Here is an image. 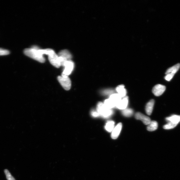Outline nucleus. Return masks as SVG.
<instances>
[{
    "mask_svg": "<svg viewBox=\"0 0 180 180\" xmlns=\"http://www.w3.org/2000/svg\"><path fill=\"white\" fill-rule=\"evenodd\" d=\"M40 49L37 46H34L31 48L25 49V54L31 58L36 60L41 63H44L45 59L44 55L40 52Z\"/></svg>",
    "mask_w": 180,
    "mask_h": 180,
    "instance_id": "1",
    "label": "nucleus"
},
{
    "mask_svg": "<svg viewBox=\"0 0 180 180\" xmlns=\"http://www.w3.org/2000/svg\"><path fill=\"white\" fill-rule=\"evenodd\" d=\"M44 55H48L49 61L51 65L57 68H59L61 66L59 57L54 50L51 49H44Z\"/></svg>",
    "mask_w": 180,
    "mask_h": 180,
    "instance_id": "2",
    "label": "nucleus"
},
{
    "mask_svg": "<svg viewBox=\"0 0 180 180\" xmlns=\"http://www.w3.org/2000/svg\"><path fill=\"white\" fill-rule=\"evenodd\" d=\"M168 123L164 126V129L168 130L172 129L176 126L180 122V115H173L166 119Z\"/></svg>",
    "mask_w": 180,
    "mask_h": 180,
    "instance_id": "3",
    "label": "nucleus"
},
{
    "mask_svg": "<svg viewBox=\"0 0 180 180\" xmlns=\"http://www.w3.org/2000/svg\"><path fill=\"white\" fill-rule=\"evenodd\" d=\"M97 111L100 115L104 118H108L112 115L113 111L107 108L104 104L101 102L98 103L97 106Z\"/></svg>",
    "mask_w": 180,
    "mask_h": 180,
    "instance_id": "4",
    "label": "nucleus"
},
{
    "mask_svg": "<svg viewBox=\"0 0 180 180\" xmlns=\"http://www.w3.org/2000/svg\"><path fill=\"white\" fill-rule=\"evenodd\" d=\"M58 80L64 89L66 91L69 90L71 87V81L68 76L61 75L58 77Z\"/></svg>",
    "mask_w": 180,
    "mask_h": 180,
    "instance_id": "5",
    "label": "nucleus"
},
{
    "mask_svg": "<svg viewBox=\"0 0 180 180\" xmlns=\"http://www.w3.org/2000/svg\"><path fill=\"white\" fill-rule=\"evenodd\" d=\"M180 68V63H178L172 66L167 70L166 74V76L165 77V79L166 80L170 81L174 76L175 74L176 73Z\"/></svg>",
    "mask_w": 180,
    "mask_h": 180,
    "instance_id": "6",
    "label": "nucleus"
},
{
    "mask_svg": "<svg viewBox=\"0 0 180 180\" xmlns=\"http://www.w3.org/2000/svg\"><path fill=\"white\" fill-rule=\"evenodd\" d=\"M63 66L65 67L62 75L68 76L72 73L74 68V65L71 60L65 62Z\"/></svg>",
    "mask_w": 180,
    "mask_h": 180,
    "instance_id": "7",
    "label": "nucleus"
},
{
    "mask_svg": "<svg viewBox=\"0 0 180 180\" xmlns=\"http://www.w3.org/2000/svg\"><path fill=\"white\" fill-rule=\"evenodd\" d=\"M166 89L165 86L161 85H156L153 87V93L156 96H160L164 93Z\"/></svg>",
    "mask_w": 180,
    "mask_h": 180,
    "instance_id": "8",
    "label": "nucleus"
},
{
    "mask_svg": "<svg viewBox=\"0 0 180 180\" xmlns=\"http://www.w3.org/2000/svg\"><path fill=\"white\" fill-rule=\"evenodd\" d=\"M135 117L137 119L141 120L145 125H148L151 121L149 117L140 112L136 113L135 115Z\"/></svg>",
    "mask_w": 180,
    "mask_h": 180,
    "instance_id": "9",
    "label": "nucleus"
},
{
    "mask_svg": "<svg viewBox=\"0 0 180 180\" xmlns=\"http://www.w3.org/2000/svg\"><path fill=\"white\" fill-rule=\"evenodd\" d=\"M122 127V123H119L114 127L111 134V137L112 139H116L118 138L121 132Z\"/></svg>",
    "mask_w": 180,
    "mask_h": 180,
    "instance_id": "10",
    "label": "nucleus"
},
{
    "mask_svg": "<svg viewBox=\"0 0 180 180\" xmlns=\"http://www.w3.org/2000/svg\"><path fill=\"white\" fill-rule=\"evenodd\" d=\"M58 56L61 57L65 61L71 60L72 55L67 50H63L60 51L59 53Z\"/></svg>",
    "mask_w": 180,
    "mask_h": 180,
    "instance_id": "11",
    "label": "nucleus"
},
{
    "mask_svg": "<svg viewBox=\"0 0 180 180\" xmlns=\"http://www.w3.org/2000/svg\"><path fill=\"white\" fill-rule=\"evenodd\" d=\"M128 99L127 96H125L117 105V108L119 110H124L126 109L127 106Z\"/></svg>",
    "mask_w": 180,
    "mask_h": 180,
    "instance_id": "12",
    "label": "nucleus"
},
{
    "mask_svg": "<svg viewBox=\"0 0 180 180\" xmlns=\"http://www.w3.org/2000/svg\"><path fill=\"white\" fill-rule=\"evenodd\" d=\"M155 104V100H151L147 103L145 107L146 112L147 115H151L153 110V107Z\"/></svg>",
    "mask_w": 180,
    "mask_h": 180,
    "instance_id": "13",
    "label": "nucleus"
},
{
    "mask_svg": "<svg viewBox=\"0 0 180 180\" xmlns=\"http://www.w3.org/2000/svg\"><path fill=\"white\" fill-rule=\"evenodd\" d=\"M118 94L121 96V97H125L127 93L126 89L125 88V86L123 85H119L116 89Z\"/></svg>",
    "mask_w": 180,
    "mask_h": 180,
    "instance_id": "14",
    "label": "nucleus"
},
{
    "mask_svg": "<svg viewBox=\"0 0 180 180\" xmlns=\"http://www.w3.org/2000/svg\"><path fill=\"white\" fill-rule=\"evenodd\" d=\"M109 98L116 105V106L122 99L121 96L118 93H113L112 94V95H110Z\"/></svg>",
    "mask_w": 180,
    "mask_h": 180,
    "instance_id": "15",
    "label": "nucleus"
},
{
    "mask_svg": "<svg viewBox=\"0 0 180 180\" xmlns=\"http://www.w3.org/2000/svg\"><path fill=\"white\" fill-rule=\"evenodd\" d=\"M148 125L147 130L150 132L155 131L157 129L158 127V123L155 121H151Z\"/></svg>",
    "mask_w": 180,
    "mask_h": 180,
    "instance_id": "16",
    "label": "nucleus"
},
{
    "mask_svg": "<svg viewBox=\"0 0 180 180\" xmlns=\"http://www.w3.org/2000/svg\"><path fill=\"white\" fill-rule=\"evenodd\" d=\"M115 122L112 121H109L106 123L105 126V129L107 132H112L114 129L115 126Z\"/></svg>",
    "mask_w": 180,
    "mask_h": 180,
    "instance_id": "17",
    "label": "nucleus"
},
{
    "mask_svg": "<svg viewBox=\"0 0 180 180\" xmlns=\"http://www.w3.org/2000/svg\"><path fill=\"white\" fill-rule=\"evenodd\" d=\"M104 104L107 108L110 110L116 106V105L110 98L105 100Z\"/></svg>",
    "mask_w": 180,
    "mask_h": 180,
    "instance_id": "18",
    "label": "nucleus"
},
{
    "mask_svg": "<svg viewBox=\"0 0 180 180\" xmlns=\"http://www.w3.org/2000/svg\"><path fill=\"white\" fill-rule=\"evenodd\" d=\"M134 111L132 109H125L122 111V114L125 117H131L133 114Z\"/></svg>",
    "mask_w": 180,
    "mask_h": 180,
    "instance_id": "19",
    "label": "nucleus"
},
{
    "mask_svg": "<svg viewBox=\"0 0 180 180\" xmlns=\"http://www.w3.org/2000/svg\"><path fill=\"white\" fill-rule=\"evenodd\" d=\"M4 172L5 173V175L6 176V179L8 180H16L14 178V177L12 176L11 173L7 170H5Z\"/></svg>",
    "mask_w": 180,
    "mask_h": 180,
    "instance_id": "20",
    "label": "nucleus"
},
{
    "mask_svg": "<svg viewBox=\"0 0 180 180\" xmlns=\"http://www.w3.org/2000/svg\"><path fill=\"white\" fill-rule=\"evenodd\" d=\"M114 93V91H113V90L110 89L104 90V91H102V94H103L104 95H110Z\"/></svg>",
    "mask_w": 180,
    "mask_h": 180,
    "instance_id": "21",
    "label": "nucleus"
},
{
    "mask_svg": "<svg viewBox=\"0 0 180 180\" xmlns=\"http://www.w3.org/2000/svg\"><path fill=\"white\" fill-rule=\"evenodd\" d=\"M10 52L7 50L0 48V56L6 55H9Z\"/></svg>",
    "mask_w": 180,
    "mask_h": 180,
    "instance_id": "22",
    "label": "nucleus"
},
{
    "mask_svg": "<svg viewBox=\"0 0 180 180\" xmlns=\"http://www.w3.org/2000/svg\"><path fill=\"white\" fill-rule=\"evenodd\" d=\"M91 115L92 116L95 117H98L100 116L99 113L97 112V111H92L91 113Z\"/></svg>",
    "mask_w": 180,
    "mask_h": 180,
    "instance_id": "23",
    "label": "nucleus"
}]
</instances>
